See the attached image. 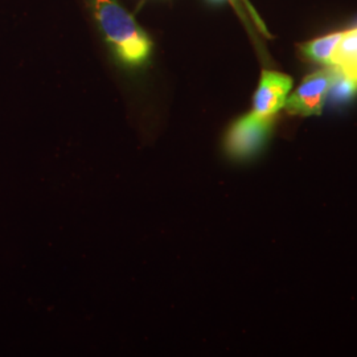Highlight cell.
<instances>
[{
	"label": "cell",
	"instance_id": "cell-1",
	"mask_svg": "<svg viewBox=\"0 0 357 357\" xmlns=\"http://www.w3.org/2000/svg\"><path fill=\"white\" fill-rule=\"evenodd\" d=\"M90 6L116 59L130 68L144 64L153 43L135 19L116 0H90Z\"/></svg>",
	"mask_w": 357,
	"mask_h": 357
},
{
	"label": "cell",
	"instance_id": "cell-2",
	"mask_svg": "<svg viewBox=\"0 0 357 357\" xmlns=\"http://www.w3.org/2000/svg\"><path fill=\"white\" fill-rule=\"evenodd\" d=\"M273 128V116L250 112L236 119L224 137V151L236 162H248L264 150Z\"/></svg>",
	"mask_w": 357,
	"mask_h": 357
},
{
	"label": "cell",
	"instance_id": "cell-5",
	"mask_svg": "<svg viewBox=\"0 0 357 357\" xmlns=\"http://www.w3.org/2000/svg\"><path fill=\"white\" fill-rule=\"evenodd\" d=\"M330 66L357 86V28L343 33Z\"/></svg>",
	"mask_w": 357,
	"mask_h": 357
},
{
	"label": "cell",
	"instance_id": "cell-4",
	"mask_svg": "<svg viewBox=\"0 0 357 357\" xmlns=\"http://www.w3.org/2000/svg\"><path fill=\"white\" fill-rule=\"evenodd\" d=\"M293 88V79L273 70H264L253 98V112L261 116H274L284 107Z\"/></svg>",
	"mask_w": 357,
	"mask_h": 357
},
{
	"label": "cell",
	"instance_id": "cell-3",
	"mask_svg": "<svg viewBox=\"0 0 357 357\" xmlns=\"http://www.w3.org/2000/svg\"><path fill=\"white\" fill-rule=\"evenodd\" d=\"M336 70L332 66L320 69L310 75L294 91L293 96L286 100L284 107L290 114L310 115L321 114L323 105L327 94L331 91Z\"/></svg>",
	"mask_w": 357,
	"mask_h": 357
},
{
	"label": "cell",
	"instance_id": "cell-6",
	"mask_svg": "<svg viewBox=\"0 0 357 357\" xmlns=\"http://www.w3.org/2000/svg\"><path fill=\"white\" fill-rule=\"evenodd\" d=\"M343 33L344 32H337V33H331V35L312 40L303 47V53L308 59H311L319 64L330 66L332 56L335 53L336 47L339 45L340 40L343 38Z\"/></svg>",
	"mask_w": 357,
	"mask_h": 357
},
{
	"label": "cell",
	"instance_id": "cell-7",
	"mask_svg": "<svg viewBox=\"0 0 357 357\" xmlns=\"http://www.w3.org/2000/svg\"><path fill=\"white\" fill-rule=\"evenodd\" d=\"M216 1H220V0H216Z\"/></svg>",
	"mask_w": 357,
	"mask_h": 357
}]
</instances>
